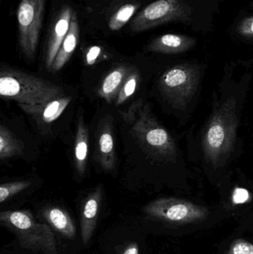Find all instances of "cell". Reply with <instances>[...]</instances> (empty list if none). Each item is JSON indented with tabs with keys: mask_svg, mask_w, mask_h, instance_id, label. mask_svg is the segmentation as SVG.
I'll return each instance as SVG.
<instances>
[{
	"mask_svg": "<svg viewBox=\"0 0 253 254\" xmlns=\"http://www.w3.org/2000/svg\"><path fill=\"white\" fill-rule=\"evenodd\" d=\"M238 125L237 103L235 98H228L215 109L202 136L205 158L215 168L222 166L230 158Z\"/></svg>",
	"mask_w": 253,
	"mask_h": 254,
	"instance_id": "6da1fadb",
	"label": "cell"
},
{
	"mask_svg": "<svg viewBox=\"0 0 253 254\" xmlns=\"http://www.w3.org/2000/svg\"><path fill=\"white\" fill-rule=\"evenodd\" d=\"M0 95L18 104L37 105L63 96L64 90L49 80L4 66L0 70Z\"/></svg>",
	"mask_w": 253,
	"mask_h": 254,
	"instance_id": "7a4b0ae2",
	"label": "cell"
},
{
	"mask_svg": "<svg viewBox=\"0 0 253 254\" xmlns=\"http://www.w3.org/2000/svg\"><path fill=\"white\" fill-rule=\"evenodd\" d=\"M0 222L16 235L23 249L37 253L57 254L52 228L40 223L28 210H7L0 213Z\"/></svg>",
	"mask_w": 253,
	"mask_h": 254,
	"instance_id": "3957f363",
	"label": "cell"
},
{
	"mask_svg": "<svg viewBox=\"0 0 253 254\" xmlns=\"http://www.w3.org/2000/svg\"><path fill=\"white\" fill-rule=\"evenodd\" d=\"M132 133L141 147L159 161H173L177 156L175 140L151 113L150 105L141 109L132 125Z\"/></svg>",
	"mask_w": 253,
	"mask_h": 254,
	"instance_id": "277c9868",
	"label": "cell"
},
{
	"mask_svg": "<svg viewBox=\"0 0 253 254\" xmlns=\"http://www.w3.org/2000/svg\"><path fill=\"white\" fill-rule=\"evenodd\" d=\"M200 76L198 65L180 64L162 74L158 80V88L174 108L184 110L197 92Z\"/></svg>",
	"mask_w": 253,
	"mask_h": 254,
	"instance_id": "5b68a950",
	"label": "cell"
},
{
	"mask_svg": "<svg viewBox=\"0 0 253 254\" xmlns=\"http://www.w3.org/2000/svg\"><path fill=\"white\" fill-rule=\"evenodd\" d=\"M192 9L184 0H157L138 12L131 20V31L143 32L168 22H188Z\"/></svg>",
	"mask_w": 253,
	"mask_h": 254,
	"instance_id": "8992f818",
	"label": "cell"
},
{
	"mask_svg": "<svg viewBox=\"0 0 253 254\" xmlns=\"http://www.w3.org/2000/svg\"><path fill=\"white\" fill-rule=\"evenodd\" d=\"M152 219L175 225H189L204 220L209 215L206 207L176 198H161L144 207Z\"/></svg>",
	"mask_w": 253,
	"mask_h": 254,
	"instance_id": "52a82bcc",
	"label": "cell"
},
{
	"mask_svg": "<svg viewBox=\"0 0 253 254\" xmlns=\"http://www.w3.org/2000/svg\"><path fill=\"white\" fill-rule=\"evenodd\" d=\"M46 0H19L17 25L19 45L22 54L28 59L35 56L43 26Z\"/></svg>",
	"mask_w": 253,
	"mask_h": 254,
	"instance_id": "ba28073f",
	"label": "cell"
},
{
	"mask_svg": "<svg viewBox=\"0 0 253 254\" xmlns=\"http://www.w3.org/2000/svg\"><path fill=\"white\" fill-rule=\"evenodd\" d=\"M97 138L98 162L104 170L111 171L115 168L116 154L112 118L110 115L105 116L100 122Z\"/></svg>",
	"mask_w": 253,
	"mask_h": 254,
	"instance_id": "9c48e42d",
	"label": "cell"
},
{
	"mask_svg": "<svg viewBox=\"0 0 253 254\" xmlns=\"http://www.w3.org/2000/svg\"><path fill=\"white\" fill-rule=\"evenodd\" d=\"M102 198V186H98L87 195L83 202L80 218L81 237L83 243L88 244L96 228Z\"/></svg>",
	"mask_w": 253,
	"mask_h": 254,
	"instance_id": "30bf717a",
	"label": "cell"
},
{
	"mask_svg": "<svg viewBox=\"0 0 253 254\" xmlns=\"http://www.w3.org/2000/svg\"><path fill=\"white\" fill-rule=\"evenodd\" d=\"M74 10L70 6L62 7L51 31L46 54V65L50 70L55 58L68 34Z\"/></svg>",
	"mask_w": 253,
	"mask_h": 254,
	"instance_id": "8fae6325",
	"label": "cell"
},
{
	"mask_svg": "<svg viewBox=\"0 0 253 254\" xmlns=\"http://www.w3.org/2000/svg\"><path fill=\"white\" fill-rule=\"evenodd\" d=\"M72 101L71 96L59 97L49 102L37 105L18 104L28 116L41 124L53 123L57 120Z\"/></svg>",
	"mask_w": 253,
	"mask_h": 254,
	"instance_id": "7c38bea8",
	"label": "cell"
},
{
	"mask_svg": "<svg viewBox=\"0 0 253 254\" xmlns=\"http://www.w3.org/2000/svg\"><path fill=\"white\" fill-rule=\"evenodd\" d=\"M196 39L178 34H166L156 37L147 46V50L154 53L177 55L193 49Z\"/></svg>",
	"mask_w": 253,
	"mask_h": 254,
	"instance_id": "4fadbf2b",
	"label": "cell"
},
{
	"mask_svg": "<svg viewBox=\"0 0 253 254\" xmlns=\"http://www.w3.org/2000/svg\"><path fill=\"white\" fill-rule=\"evenodd\" d=\"M131 68L126 65H119L111 70L98 87V95L100 98L109 104L115 101Z\"/></svg>",
	"mask_w": 253,
	"mask_h": 254,
	"instance_id": "5bb4252c",
	"label": "cell"
},
{
	"mask_svg": "<svg viewBox=\"0 0 253 254\" xmlns=\"http://www.w3.org/2000/svg\"><path fill=\"white\" fill-rule=\"evenodd\" d=\"M43 219L48 225L65 238L74 240L77 234L75 225L69 214L59 207H47L42 212Z\"/></svg>",
	"mask_w": 253,
	"mask_h": 254,
	"instance_id": "9a60e30c",
	"label": "cell"
},
{
	"mask_svg": "<svg viewBox=\"0 0 253 254\" xmlns=\"http://www.w3.org/2000/svg\"><path fill=\"white\" fill-rule=\"evenodd\" d=\"M80 40V25L77 13L74 11L68 34L55 58L50 71L57 72L68 62L77 48Z\"/></svg>",
	"mask_w": 253,
	"mask_h": 254,
	"instance_id": "2e32d148",
	"label": "cell"
},
{
	"mask_svg": "<svg viewBox=\"0 0 253 254\" xmlns=\"http://www.w3.org/2000/svg\"><path fill=\"white\" fill-rule=\"evenodd\" d=\"M89 149V131L83 116H80L77 122L74 143V164L79 176L86 173Z\"/></svg>",
	"mask_w": 253,
	"mask_h": 254,
	"instance_id": "e0dca14e",
	"label": "cell"
},
{
	"mask_svg": "<svg viewBox=\"0 0 253 254\" xmlns=\"http://www.w3.org/2000/svg\"><path fill=\"white\" fill-rule=\"evenodd\" d=\"M24 145L20 140L7 128L0 126V159L5 161L19 156L23 152Z\"/></svg>",
	"mask_w": 253,
	"mask_h": 254,
	"instance_id": "ac0fdd59",
	"label": "cell"
},
{
	"mask_svg": "<svg viewBox=\"0 0 253 254\" xmlns=\"http://www.w3.org/2000/svg\"><path fill=\"white\" fill-rule=\"evenodd\" d=\"M139 7V3L123 4L110 18L108 28L113 31H120L133 17Z\"/></svg>",
	"mask_w": 253,
	"mask_h": 254,
	"instance_id": "d6986e66",
	"label": "cell"
},
{
	"mask_svg": "<svg viewBox=\"0 0 253 254\" xmlns=\"http://www.w3.org/2000/svg\"><path fill=\"white\" fill-rule=\"evenodd\" d=\"M140 81H141V76H140L139 71L136 68L132 67L114 101L115 105H121L129 100L136 92Z\"/></svg>",
	"mask_w": 253,
	"mask_h": 254,
	"instance_id": "ffe728a7",
	"label": "cell"
},
{
	"mask_svg": "<svg viewBox=\"0 0 253 254\" xmlns=\"http://www.w3.org/2000/svg\"><path fill=\"white\" fill-rule=\"evenodd\" d=\"M31 185V182L28 181H19L3 184L0 186V203L4 202L13 195L25 190L29 188Z\"/></svg>",
	"mask_w": 253,
	"mask_h": 254,
	"instance_id": "44dd1931",
	"label": "cell"
},
{
	"mask_svg": "<svg viewBox=\"0 0 253 254\" xmlns=\"http://www.w3.org/2000/svg\"><path fill=\"white\" fill-rule=\"evenodd\" d=\"M228 254H253V244L246 240H236L230 246Z\"/></svg>",
	"mask_w": 253,
	"mask_h": 254,
	"instance_id": "7402d4cb",
	"label": "cell"
},
{
	"mask_svg": "<svg viewBox=\"0 0 253 254\" xmlns=\"http://www.w3.org/2000/svg\"><path fill=\"white\" fill-rule=\"evenodd\" d=\"M236 31L242 37L253 39V16L242 19L238 25Z\"/></svg>",
	"mask_w": 253,
	"mask_h": 254,
	"instance_id": "603a6c76",
	"label": "cell"
},
{
	"mask_svg": "<svg viewBox=\"0 0 253 254\" xmlns=\"http://www.w3.org/2000/svg\"><path fill=\"white\" fill-rule=\"evenodd\" d=\"M143 104L141 103V100L137 101V102L134 103L129 110L126 112H123L121 113V116L123 118V120L125 122L129 124V125H133L134 122L136 120L137 117H138V113H139L140 110L142 108Z\"/></svg>",
	"mask_w": 253,
	"mask_h": 254,
	"instance_id": "cb8c5ba5",
	"label": "cell"
},
{
	"mask_svg": "<svg viewBox=\"0 0 253 254\" xmlns=\"http://www.w3.org/2000/svg\"><path fill=\"white\" fill-rule=\"evenodd\" d=\"M101 53V49L96 46L89 49V52L86 54V64L89 65L96 64Z\"/></svg>",
	"mask_w": 253,
	"mask_h": 254,
	"instance_id": "d4e9b609",
	"label": "cell"
},
{
	"mask_svg": "<svg viewBox=\"0 0 253 254\" xmlns=\"http://www.w3.org/2000/svg\"><path fill=\"white\" fill-rule=\"evenodd\" d=\"M249 198V193L248 191L244 189H237L233 195V201L236 204H242L248 201Z\"/></svg>",
	"mask_w": 253,
	"mask_h": 254,
	"instance_id": "484cf974",
	"label": "cell"
},
{
	"mask_svg": "<svg viewBox=\"0 0 253 254\" xmlns=\"http://www.w3.org/2000/svg\"><path fill=\"white\" fill-rule=\"evenodd\" d=\"M121 254H140V249L136 243H131L125 247Z\"/></svg>",
	"mask_w": 253,
	"mask_h": 254,
	"instance_id": "4316f807",
	"label": "cell"
}]
</instances>
